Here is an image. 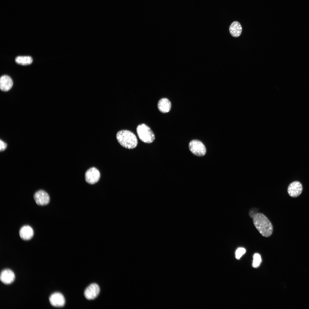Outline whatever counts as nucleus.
I'll return each mask as SVG.
<instances>
[{"label":"nucleus","mask_w":309,"mask_h":309,"mask_svg":"<svg viewBox=\"0 0 309 309\" xmlns=\"http://www.w3.org/2000/svg\"><path fill=\"white\" fill-rule=\"evenodd\" d=\"M245 252V249L243 247H240L238 248L235 252V258L237 259H239Z\"/></svg>","instance_id":"nucleus-17"},{"label":"nucleus","mask_w":309,"mask_h":309,"mask_svg":"<svg viewBox=\"0 0 309 309\" xmlns=\"http://www.w3.org/2000/svg\"><path fill=\"white\" fill-rule=\"evenodd\" d=\"M242 28L240 23L237 21L233 22L229 27V31L231 35L234 37H239L241 35Z\"/></svg>","instance_id":"nucleus-14"},{"label":"nucleus","mask_w":309,"mask_h":309,"mask_svg":"<svg viewBox=\"0 0 309 309\" xmlns=\"http://www.w3.org/2000/svg\"><path fill=\"white\" fill-rule=\"evenodd\" d=\"M157 106L159 110L161 112L166 113L170 111L171 108V104L167 98H163L159 100Z\"/></svg>","instance_id":"nucleus-13"},{"label":"nucleus","mask_w":309,"mask_h":309,"mask_svg":"<svg viewBox=\"0 0 309 309\" xmlns=\"http://www.w3.org/2000/svg\"><path fill=\"white\" fill-rule=\"evenodd\" d=\"M13 85V82L11 78L6 75L2 76L0 79V88L1 90L4 91H7L10 90Z\"/></svg>","instance_id":"nucleus-11"},{"label":"nucleus","mask_w":309,"mask_h":309,"mask_svg":"<svg viewBox=\"0 0 309 309\" xmlns=\"http://www.w3.org/2000/svg\"><path fill=\"white\" fill-rule=\"evenodd\" d=\"M116 137L119 143L126 148L133 149L137 145L138 140L136 135L129 130H122L118 131Z\"/></svg>","instance_id":"nucleus-2"},{"label":"nucleus","mask_w":309,"mask_h":309,"mask_svg":"<svg viewBox=\"0 0 309 309\" xmlns=\"http://www.w3.org/2000/svg\"><path fill=\"white\" fill-rule=\"evenodd\" d=\"M15 278V274L11 270L9 269L2 270L1 273L0 279L1 281L5 284L12 283Z\"/></svg>","instance_id":"nucleus-10"},{"label":"nucleus","mask_w":309,"mask_h":309,"mask_svg":"<svg viewBox=\"0 0 309 309\" xmlns=\"http://www.w3.org/2000/svg\"><path fill=\"white\" fill-rule=\"evenodd\" d=\"M100 292V288L99 286L96 283H93L90 284L85 289L84 296L88 300H93L98 296Z\"/></svg>","instance_id":"nucleus-7"},{"label":"nucleus","mask_w":309,"mask_h":309,"mask_svg":"<svg viewBox=\"0 0 309 309\" xmlns=\"http://www.w3.org/2000/svg\"><path fill=\"white\" fill-rule=\"evenodd\" d=\"M19 234L22 239L27 240L32 237L34 232L32 228L29 226L27 225L23 226L21 228Z\"/></svg>","instance_id":"nucleus-12"},{"label":"nucleus","mask_w":309,"mask_h":309,"mask_svg":"<svg viewBox=\"0 0 309 309\" xmlns=\"http://www.w3.org/2000/svg\"><path fill=\"white\" fill-rule=\"evenodd\" d=\"M15 60L17 64L25 66L31 64L33 59L30 56H18L15 58Z\"/></svg>","instance_id":"nucleus-15"},{"label":"nucleus","mask_w":309,"mask_h":309,"mask_svg":"<svg viewBox=\"0 0 309 309\" xmlns=\"http://www.w3.org/2000/svg\"><path fill=\"white\" fill-rule=\"evenodd\" d=\"M51 304L56 307L63 306L65 304V299L63 294L60 292H55L52 294L49 298Z\"/></svg>","instance_id":"nucleus-9"},{"label":"nucleus","mask_w":309,"mask_h":309,"mask_svg":"<svg viewBox=\"0 0 309 309\" xmlns=\"http://www.w3.org/2000/svg\"><path fill=\"white\" fill-rule=\"evenodd\" d=\"M189 148L192 153L196 156H202L206 153V149L204 145L199 140L191 141L189 143Z\"/></svg>","instance_id":"nucleus-4"},{"label":"nucleus","mask_w":309,"mask_h":309,"mask_svg":"<svg viewBox=\"0 0 309 309\" xmlns=\"http://www.w3.org/2000/svg\"><path fill=\"white\" fill-rule=\"evenodd\" d=\"M253 219L254 225L263 236L268 237L271 235L273 231V226L265 215L258 213Z\"/></svg>","instance_id":"nucleus-1"},{"label":"nucleus","mask_w":309,"mask_h":309,"mask_svg":"<svg viewBox=\"0 0 309 309\" xmlns=\"http://www.w3.org/2000/svg\"><path fill=\"white\" fill-rule=\"evenodd\" d=\"M34 200L38 205H44L49 202L50 198L48 194L44 190H40L35 193L34 195Z\"/></svg>","instance_id":"nucleus-6"},{"label":"nucleus","mask_w":309,"mask_h":309,"mask_svg":"<svg viewBox=\"0 0 309 309\" xmlns=\"http://www.w3.org/2000/svg\"><path fill=\"white\" fill-rule=\"evenodd\" d=\"M258 209L256 208H252L251 209L249 212V215L250 217L253 218V217L257 214Z\"/></svg>","instance_id":"nucleus-18"},{"label":"nucleus","mask_w":309,"mask_h":309,"mask_svg":"<svg viewBox=\"0 0 309 309\" xmlns=\"http://www.w3.org/2000/svg\"><path fill=\"white\" fill-rule=\"evenodd\" d=\"M7 144L1 139L0 141V150L1 151L4 150L7 148Z\"/></svg>","instance_id":"nucleus-19"},{"label":"nucleus","mask_w":309,"mask_h":309,"mask_svg":"<svg viewBox=\"0 0 309 309\" xmlns=\"http://www.w3.org/2000/svg\"><path fill=\"white\" fill-rule=\"evenodd\" d=\"M302 186L299 181H296L291 183L288 188L289 195L292 197H296L300 195L302 191Z\"/></svg>","instance_id":"nucleus-8"},{"label":"nucleus","mask_w":309,"mask_h":309,"mask_svg":"<svg viewBox=\"0 0 309 309\" xmlns=\"http://www.w3.org/2000/svg\"><path fill=\"white\" fill-rule=\"evenodd\" d=\"M100 177L99 171L96 168H90L86 172L85 178L86 181L88 183L93 184L99 181Z\"/></svg>","instance_id":"nucleus-5"},{"label":"nucleus","mask_w":309,"mask_h":309,"mask_svg":"<svg viewBox=\"0 0 309 309\" xmlns=\"http://www.w3.org/2000/svg\"><path fill=\"white\" fill-rule=\"evenodd\" d=\"M253 257L252 266L253 268H257L260 266L261 263V256L259 253H255L254 254Z\"/></svg>","instance_id":"nucleus-16"},{"label":"nucleus","mask_w":309,"mask_h":309,"mask_svg":"<svg viewBox=\"0 0 309 309\" xmlns=\"http://www.w3.org/2000/svg\"><path fill=\"white\" fill-rule=\"evenodd\" d=\"M136 132L139 138L143 142L150 143L155 139L154 134L150 128L142 124L139 125L136 128Z\"/></svg>","instance_id":"nucleus-3"}]
</instances>
